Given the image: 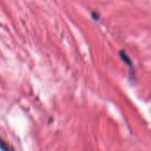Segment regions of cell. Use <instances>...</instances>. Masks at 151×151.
Here are the masks:
<instances>
[{
	"instance_id": "1",
	"label": "cell",
	"mask_w": 151,
	"mask_h": 151,
	"mask_svg": "<svg viewBox=\"0 0 151 151\" xmlns=\"http://www.w3.org/2000/svg\"><path fill=\"white\" fill-rule=\"evenodd\" d=\"M119 55H120V57H121L122 60H123L127 65H130V67H132V66H133L131 59H130V58H129V57L125 53V51H122V50H121V51H120V53H119Z\"/></svg>"
},
{
	"instance_id": "2",
	"label": "cell",
	"mask_w": 151,
	"mask_h": 151,
	"mask_svg": "<svg viewBox=\"0 0 151 151\" xmlns=\"http://www.w3.org/2000/svg\"><path fill=\"white\" fill-rule=\"evenodd\" d=\"M0 150H10V147L6 145V143L0 139Z\"/></svg>"
}]
</instances>
